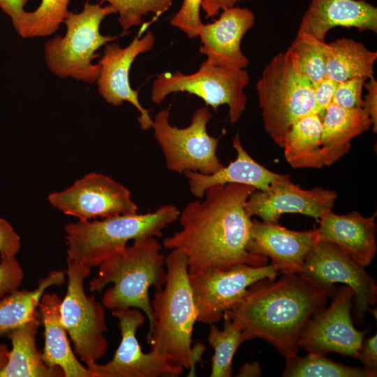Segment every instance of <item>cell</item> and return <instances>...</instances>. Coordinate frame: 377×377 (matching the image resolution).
Instances as JSON below:
<instances>
[{"label":"cell","mask_w":377,"mask_h":377,"mask_svg":"<svg viewBox=\"0 0 377 377\" xmlns=\"http://www.w3.org/2000/svg\"><path fill=\"white\" fill-rule=\"evenodd\" d=\"M256 190L236 183L208 187L203 200H193L179 212L182 228L164 239V248L184 253L190 274L237 264H267V258L246 249L252 221L245 202Z\"/></svg>","instance_id":"cell-1"},{"label":"cell","mask_w":377,"mask_h":377,"mask_svg":"<svg viewBox=\"0 0 377 377\" xmlns=\"http://www.w3.org/2000/svg\"><path fill=\"white\" fill-rule=\"evenodd\" d=\"M328 292L297 274H284L251 286L223 317L237 321L251 339H264L286 358L297 354L306 322L324 309Z\"/></svg>","instance_id":"cell-2"},{"label":"cell","mask_w":377,"mask_h":377,"mask_svg":"<svg viewBox=\"0 0 377 377\" xmlns=\"http://www.w3.org/2000/svg\"><path fill=\"white\" fill-rule=\"evenodd\" d=\"M166 280L151 302L153 324L147 333L151 351L170 364L193 368L196 353L191 348L197 315L184 253L172 249L165 257Z\"/></svg>","instance_id":"cell-3"},{"label":"cell","mask_w":377,"mask_h":377,"mask_svg":"<svg viewBox=\"0 0 377 377\" xmlns=\"http://www.w3.org/2000/svg\"><path fill=\"white\" fill-rule=\"evenodd\" d=\"M155 237L134 240L121 251L99 265L97 275L89 282V290L101 292L109 288L102 297L103 306L114 310L135 308L149 320V331L153 324L152 307L149 290L163 288L166 280L165 256Z\"/></svg>","instance_id":"cell-4"},{"label":"cell","mask_w":377,"mask_h":377,"mask_svg":"<svg viewBox=\"0 0 377 377\" xmlns=\"http://www.w3.org/2000/svg\"><path fill=\"white\" fill-rule=\"evenodd\" d=\"M179 212L176 206L165 205L146 214L69 223L65 226L67 259L90 267L99 266L121 251L130 240L162 236Z\"/></svg>","instance_id":"cell-5"},{"label":"cell","mask_w":377,"mask_h":377,"mask_svg":"<svg viewBox=\"0 0 377 377\" xmlns=\"http://www.w3.org/2000/svg\"><path fill=\"white\" fill-rule=\"evenodd\" d=\"M117 13L111 6H101L86 2L80 13L69 12L64 20L66 33L56 36L45 45L47 66L57 77H71L87 83L96 82L100 65L92 61L96 52L115 40L117 36H104L100 27L104 18Z\"/></svg>","instance_id":"cell-6"},{"label":"cell","mask_w":377,"mask_h":377,"mask_svg":"<svg viewBox=\"0 0 377 377\" xmlns=\"http://www.w3.org/2000/svg\"><path fill=\"white\" fill-rule=\"evenodd\" d=\"M313 88L294 68L286 52L264 66L256 86L258 104L265 130L279 147L296 120L316 112Z\"/></svg>","instance_id":"cell-7"},{"label":"cell","mask_w":377,"mask_h":377,"mask_svg":"<svg viewBox=\"0 0 377 377\" xmlns=\"http://www.w3.org/2000/svg\"><path fill=\"white\" fill-rule=\"evenodd\" d=\"M249 83V75L245 69L216 66L206 60L191 74L176 71L158 75L152 84L151 99L159 104L172 93L187 92L198 96L214 110L227 105L229 120L235 124L246 108L244 89Z\"/></svg>","instance_id":"cell-8"},{"label":"cell","mask_w":377,"mask_h":377,"mask_svg":"<svg viewBox=\"0 0 377 377\" xmlns=\"http://www.w3.org/2000/svg\"><path fill=\"white\" fill-rule=\"evenodd\" d=\"M169 116V110L159 111L152 125L154 136L169 170L179 174L193 171L211 175L223 168L216 154L219 140L207 130L212 117L207 105L198 108L190 125L185 128L171 125Z\"/></svg>","instance_id":"cell-9"},{"label":"cell","mask_w":377,"mask_h":377,"mask_svg":"<svg viewBox=\"0 0 377 377\" xmlns=\"http://www.w3.org/2000/svg\"><path fill=\"white\" fill-rule=\"evenodd\" d=\"M90 267L67 259L68 286L61 302V319L75 353L86 364L97 362L108 351L105 307L84 289Z\"/></svg>","instance_id":"cell-10"},{"label":"cell","mask_w":377,"mask_h":377,"mask_svg":"<svg viewBox=\"0 0 377 377\" xmlns=\"http://www.w3.org/2000/svg\"><path fill=\"white\" fill-rule=\"evenodd\" d=\"M278 274L272 263L262 266L237 264L226 269L212 268L188 274L197 321L207 325L217 323L251 286L265 279L274 280Z\"/></svg>","instance_id":"cell-11"},{"label":"cell","mask_w":377,"mask_h":377,"mask_svg":"<svg viewBox=\"0 0 377 377\" xmlns=\"http://www.w3.org/2000/svg\"><path fill=\"white\" fill-rule=\"evenodd\" d=\"M364 267L337 245L318 241L299 274L326 290L330 296L335 291L334 283H341L350 287L354 292L356 321L362 323L367 311H370V306L377 301L375 280Z\"/></svg>","instance_id":"cell-12"},{"label":"cell","mask_w":377,"mask_h":377,"mask_svg":"<svg viewBox=\"0 0 377 377\" xmlns=\"http://www.w3.org/2000/svg\"><path fill=\"white\" fill-rule=\"evenodd\" d=\"M54 207L80 221L138 213L129 190L112 178L95 172L76 180L67 188L50 193Z\"/></svg>","instance_id":"cell-13"},{"label":"cell","mask_w":377,"mask_h":377,"mask_svg":"<svg viewBox=\"0 0 377 377\" xmlns=\"http://www.w3.org/2000/svg\"><path fill=\"white\" fill-rule=\"evenodd\" d=\"M332 296L330 306L306 322L300 333L298 346L309 353H337L357 358L368 329L358 331L353 325L350 310L354 292L345 286L335 290Z\"/></svg>","instance_id":"cell-14"},{"label":"cell","mask_w":377,"mask_h":377,"mask_svg":"<svg viewBox=\"0 0 377 377\" xmlns=\"http://www.w3.org/2000/svg\"><path fill=\"white\" fill-rule=\"evenodd\" d=\"M119 320L121 339L113 358L101 364H87L94 377H178L184 369L172 365L150 350L144 353L136 337L146 316L135 308L112 310Z\"/></svg>","instance_id":"cell-15"},{"label":"cell","mask_w":377,"mask_h":377,"mask_svg":"<svg viewBox=\"0 0 377 377\" xmlns=\"http://www.w3.org/2000/svg\"><path fill=\"white\" fill-rule=\"evenodd\" d=\"M337 198L335 191L320 187L304 189L288 175L265 191L252 193L245 202V210L249 217L256 215L266 222L276 223L287 213L309 216L319 221L332 210Z\"/></svg>","instance_id":"cell-16"},{"label":"cell","mask_w":377,"mask_h":377,"mask_svg":"<svg viewBox=\"0 0 377 377\" xmlns=\"http://www.w3.org/2000/svg\"><path fill=\"white\" fill-rule=\"evenodd\" d=\"M154 41L152 32L149 31L142 36H136L125 47L117 43L106 44L98 61L101 68L96 83L100 94L114 106H119L124 101L132 104L139 112L138 121L142 130L152 128L153 119L150 111L140 104L138 91L131 87L129 71L135 58L151 50Z\"/></svg>","instance_id":"cell-17"},{"label":"cell","mask_w":377,"mask_h":377,"mask_svg":"<svg viewBox=\"0 0 377 377\" xmlns=\"http://www.w3.org/2000/svg\"><path fill=\"white\" fill-rule=\"evenodd\" d=\"M317 242L316 229L294 231L277 222L253 220L246 249L253 255L269 258L279 272L299 274Z\"/></svg>","instance_id":"cell-18"},{"label":"cell","mask_w":377,"mask_h":377,"mask_svg":"<svg viewBox=\"0 0 377 377\" xmlns=\"http://www.w3.org/2000/svg\"><path fill=\"white\" fill-rule=\"evenodd\" d=\"M221 10L216 20L201 27L198 36L202 43L199 50L214 65L245 69L249 61L242 51L241 43L255 24V15L248 8L234 6Z\"/></svg>","instance_id":"cell-19"},{"label":"cell","mask_w":377,"mask_h":377,"mask_svg":"<svg viewBox=\"0 0 377 377\" xmlns=\"http://www.w3.org/2000/svg\"><path fill=\"white\" fill-rule=\"evenodd\" d=\"M338 27L377 33V8L366 0H311L298 32L325 42L327 33Z\"/></svg>","instance_id":"cell-20"},{"label":"cell","mask_w":377,"mask_h":377,"mask_svg":"<svg viewBox=\"0 0 377 377\" xmlns=\"http://www.w3.org/2000/svg\"><path fill=\"white\" fill-rule=\"evenodd\" d=\"M318 222V241L337 245L363 267L370 265L377 251L375 216L357 211L339 215L331 210Z\"/></svg>","instance_id":"cell-21"},{"label":"cell","mask_w":377,"mask_h":377,"mask_svg":"<svg viewBox=\"0 0 377 377\" xmlns=\"http://www.w3.org/2000/svg\"><path fill=\"white\" fill-rule=\"evenodd\" d=\"M232 145L237 158L218 172L211 175L193 171L184 173L193 196L202 198L208 187L228 183L248 185L256 190L265 191L274 182L288 176L274 172L256 162L244 149L238 135L234 137Z\"/></svg>","instance_id":"cell-22"},{"label":"cell","mask_w":377,"mask_h":377,"mask_svg":"<svg viewBox=\"0 0 377 377\" xmlns=\"http://www.w3.org/2000/svg\"><path fill=\"white\" fill-rule=\"evenodd\" d=\"M61 302L57 294L44 293L38 304L44 326L43 359L49 367L60 369L64 377H94L72 350L61 319Z\"/></svg>","instance_id":"cell-23"},{"label":"cell","mask_w":377,"mask_h":377,"mask_svg":"<svg viewBox=\"0 0 377 377\" xmlns=\"http://www.w3.org/2000/svg\"><path fill=\"white\" fill-rule=\"evenodd\" d=\"M372 126L364 108H345L331 103L322 117L321 145L325 165L330 166L346 155L350 141Z\"/></svg>","instance_id":"cell-24"},{"label":"cell","mask_w":377,"mask_h":377,"mask_svg":"<svg viewBox=\"0 0 377 377\" xmlns=\"http://www.w3.org/2000/svg\"><path fill=\"white\" fill-rule=\"evenodd\" d=\"M40 318L39 313L36 312L29 322L6 333L11 341L12 349L6 364L0 371V377L64 376L60 369H52L45 364L37 348L36 337Z\"/></svg>","instance_id":"cell-25"},{"label":"cell","mask_w":377,"mask_h":377,"mask_svg":"<svg viewBox=\"0 0 377 377\" xmlns=\"http://www.w3.org/2000/svg\"><path fill=\"white\" fill-rule=\"evenodd\" d=\"M326 77L339 83L354 77H374L377 52L353 38H337L324 43Z\"/></svg>","instance_id":"cell-26"},{"label":"cell","mask_w":377,"mask_h":377,"mask_svg":"<svg viewBox=\"0 0 377 377\" xmlns=\"http://www.w3.org/2000/svg\"><path fill=\"white\" fill-rule=\"evenodd\" d=\"M322 117L316 113L303 116L290 126L283 143L287 162L295 168L325 166L321 145Z\"/></svg>","instance_id":"cell-27"},{"label":"cell","mask_w":377,"mask_h":377,"mask_svg":"<svg viewBox=\"0 0 377 377\" xmlns=\"http://www.w3.org/2000/svg\"><path fill=\"white\" fill-rule=\"evenodd\" d=\"M64 281V272L51 271L34 290H17L5 296L0 301V336L31 320L45 290L52 286H61Z\"/></svg>","instance_id":"cell-28"},{"label":"cell","mask_w":377,"mask_h":377,"mask_svg":"<svg viewBox=\"0 0 377 377\" xmlns=\"http://www.w3.org/2000/svg\"><path fill=\"white\" fill-rule=\"evenodd\" d=\"M223 318L224 326L222 330L214 324L209 325L207 341L214 350L211 377H230L232 374V361L237 348L243 342L251 339L237 321L228 317Z\"/></svg>","instance_id":"cell-29"},{"label":"cell","mask_w":377,"mask_h":377,"mask_svg":"<svg viewBox=\"0 0 377 377\" xmlns=\"http://www.w3.org/2000/svg\"><path fill=\"white\" fill-rule=\"evenodd\" d=\"M285 377H371L364 368L353 367L335 362L325 355L309 353L286 358L283 372Z\"/></svg>","instance_id":"cell-30"},{"label":"cell","mask_w":377,"mask_h":377,"mask_svg":"<svg viewBox=\"0 0 377 377\" xmlns=\"http://www.w3.org/2000/svg\"><path fill=\"white\" fill-rule=\"evenodd\" d=\"M305 32H298L286 51L293 66L313 86L326 77L323 45Z\"/></svg>","instance_id":"cell-31"},{"label":"cell","mask_w":377,"mask_h":377,"mask_svg":"<svg viewBox=\"0 0 377 377\" xmlns=\"http://www.w3.org/2000/svg\"><path fill=\"white\" fill-rule=\"evenodd\" d=\"M70 0H41L33 12H26L16 31L23 38L52 34L68 16Z\"/></svg>","instance_id":"cell-32"},{"label":"cell","mask_w":377,"mask_h":377,"mask_svg":"<svg viewBox=\"0 0 377 377\" xmlns=\"http://www.w3.org/2000/svg\"><path fill=\"white\" fill-rule=\"evenodd\" d=\"M110 3L119 15V22L124 31L142 22V17L149 13L162 14L173 0H103Z\"/></svg>","instance_id":"cell-33"},{"label":"cell","mask_w":377,"mask_h":377,"mask_svg":"<svg viewBox=\"0 0 377 377\" xmlns=\"http://www.w3.org/2000/svg\"><path fill=\"white\" fill-rule=\"evenodd\" d=\"M203 0H183L182 6L171 18L170 24L190 38L198 36L203 23L200 18V8Z\"/></svg>","instance_id":"cell-34"},{"label":"cell","mask_w":377,"mask_h":377,"mask_svg":"<svg viewBox=\"0 0 377 377\" xmlns=\"http://www.w3.org/2000/svg\"><path fill=\"white\" fill-rule=\"evenodd\" d=\"M366 80L354 77L338 83L332 103L345 108H363L362 90Z\"/></svg>","instance_id":"cell-35"},{"label":"cell","mask_w":377,"mask_h":377,"mask_svg":"<svg viewBox=\"0 0 377 377\" xmlns=\"http://www.w3.org/2000/svg\"><path fill=\"white\" fill-rule=\"evenodd\" d=\"M24 276V272L15 256L1 258L0 298L18 290Z\"/></svg>","instance_id":"cell-36"},{"label":"cell","mask_w":377,"mask_h":377,"mask_svg":"<svg viewBox=\"0 0 377 377\" xmlns=\"http://www.w3.org/2000/svg\"><path fill=\"white\" fill-rule=\"evenodd\" d=\"M21 247L20 237L10 223L0 217L1 258L15 256Z\"/></svg>","instance_id":"cell-37"},{"label":"cell","mask_w":377,"mask_h":377,"mask_svg":"<svg viewBox=\"0 0 377 377\" xmlns=\"http://www.w3.org/2000/svg\"><path fill=\"white\" fill-rule=\"evenodd\" d=\"M338 82L325 77L314 85L313 94L316 112L323 117L325 110L332 103Z\"/></svg>","instance_id":"cell-38"},{"label":"cell","mask_w":377,"mask_h":377,"mask_svg":"<svg viewBox=\"0 0 377 377\" xmlns=\"http://www.w3.org/2000/svg\"><path fill=\"white\" fill-rule=\"evenodd\" d=\"M376 343V334L369 339L364 338L357 356L371 377L376 376L377 374Z\"/></svg>","instance_id":"cell-39"},{"label":"cell","mask_w":377,"mask_h":377,"mask_svg":"<svg viewBox=\"0 0 377 377\" xmlns=\"http://www.w3.org/2000/svg\"><path fill=\"white\" fill-rule=\"evenodd\" d=\"M364 87L367 94L363 98V108L370 116L373 131L377 132V81L374 77L367 80Z\"/></svg>","instance_id":"cell-40"},{"label":"cell","mask_w":377,"mask_h":377,"mask_svg":"<svg viewBox=\"0 0 377 377\" xmlns=\"http://www.w3.org/2000/svg\"><path fill=\"white\" fill-rule=\"evenodd\" d=\"M29 0H0V8L11 19L13 25L15 30L24 15L26 11L24 10V5Z\"/></svg>","instance_id":"cell-41"},{"label":"cell","mask_w":377,"mask_h":377,"mask_svg":"<svg viewBox=\"0 0 377 377\" xmlns=\"http://www.w3.org/2000/svg\"><path fill=\"white\" fill-rule=\"evenodd\" d=\"M242 1L244 0H203L202 8L207 17H212L218 15L221 10L234 7Z\"/></svg>","instance_id":"cell-42"},{"label":"cell","mask_w":377,"mask_h":377,"mask_svg":"<svg viewBox=\"0 0 377 377\" xmlns=\"http://www.w3.org/2000/svg\"><path fill=\"white\" fill-rule=\"evenodd\" d=\"M262 376V371L258 362H246L239 369L237 376L254 377Z\"/></svg>","instance_id":"cell-43"},{"label":"cell","mask_w":377,"mask_h":377,"mask_svg":"<svg viewBox=\"0 0 377 377\" xmlns=\"http://www.w3.org/2000/svg\"><path fill=\"white\" fill-rule=\"evenodd\" d=\"M9 357V350L5 344H0V371L6 364Z\"/></svg>","instance_id":"cell-44"}]
</instances>
